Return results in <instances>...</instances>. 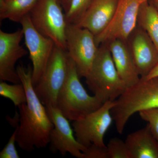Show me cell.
Masks as SVG:
<instances>
[{"instance_id": "obj_1", "label": "cell", "mask_w": 158, "mask_h": 158, "mask_svg": "<svg viewBox=\"0 0 158 158\" xmlns=\"http://www.w3.org/2000/svg\"><path fill=\"white\" fill-rule=\"evenodd\" d=\"M16 70L27 98V102L18 106L19 124L16 126V143L23 150L31 152L36 148H44L49 144L50 135L54 125L46 107L34 90L33 68L20 64Z\"/></svg>"}, {"instance_id": "obj_2", "label": "cell", "mask_w": 158, "mask_h": 158, "mask_svg": "<svg viewBox=\"0 0 158 158\" xmlns=\"http://www.w3.org/2000/svg\"><path fill=\"white\" fill-rule=\"evenodd\" d=\"M158 107V77L141 78L115 100L111 110L117 132L122 134L129 119L142 110Z\"/></svg>"}, {"instance_id": "obj_3", "label": "cell", "mask_w": 158, "mask_h": 158, "mask_svg": "<svg viewBox=\"0 0 158 158\" xmlns=\"http://www.w3.org/2000/svg\"><path fill=\"white\" fill-rule=\"evenodd\" d=\"M85 79L88 88L103 103L116 100L127 88L117 72L107 44L98 46L90 73Z\"/></svg>"}, {"instance_id": "obj_4", "label": "cell", "mask_w": 158, "mask_h": 158, "mask_svg": "<svg viewBox=\"0 0 158 158\" xmlns=\"http://www.w3.org/2000/svg\"><path fill=\"white\" fill-rule=\"evenodd\" d=\"M80 78L74 62L69 57L67 77L57 96L56 107L69 121L84 117L104 104L88 94Z\"/></svg>"}, {"instance_id": "obj_5", "label": "cell", "mask_w": 158, "mask_h": 158, "mask_svg": "<svg viewBox=\"0 0 158 158\" xmlns=\"http://www.w3.org/2000/svg\"><path fill=\"white\" fill-rule=\"evenodd\" d=\"M61 3L58 0H38L29 14L35 28L55 45L66 51L67 23Z\"/></svg>"}, {"instance_id": "obj_6", "label": "cell", "mask_w": 158, "mask_h": 158, "mask_svg": "<svg viewBox=\"0 0 158 158\" xmlns=\"http://www.w3.org/2000/svg\"><path fill=\"white\" fill-rule=\"evenodd\" d=\"M69 57L66 51L55 45L45 72L34 90L45 106L56 107L57 96L68 73Z\"/></svg>"}, {"instance_id": "obj_7", "label": "cell", "mask_w": 158, "mask_h": 158, "mask_svg": "<svg viewBox=\"0 0 158 158\" xmlns=\"http://www.w3.org/2000/svg\"><path fill=\"white\" fill-rule=\"evenodd\" d=\"M66 48L68 57L74 62L80 78H86L90 73L98 49L94 35L88 29L68 23Z\"/></svg>"}, {"instance_id": "obj_8", "label": "cell", "mask_w": 158, "mask_h": 158, "mask_svg": "<svg viewBox=\"0 0 158 158\" xmlns=\"http://www.w3.org/2000/svg\"><path fill=\"white\" fill-rule=\"evenodd\" d=\"M114 101H108L100 107L82 118L73 121L77 141L86 148L91 144L104 146L105 134L113 121L111 110Z\"/></svg>"}, {"instance_id": "obj_9", "label": "cell", "mask_w": 158, "mask_h": 158, "mask_svg": "<svg viewBox=\"0 0 158 158\" xmlns=\"http://www.w3.org/2000/svg\"><path fill=\"white\" fill-rule=\"evenodd\" d=\"M148 0H118L116 12L106 28L94 37L98 47L116 39L127 41L138 24L141 4Z\"/></svg>"}, {"instance_id": "obj_10", "label": "cell", "mask_w": 158, "mask_h": 158, "mask_svg": "<svg viewBox=\"0 0 158 158\" xmlns=\"http://www.w3.org/2000/svg\"><path fill=\"white\" fill-rule=\"evenodd\" d=\"M20 23L23 31L25 43L33 65L32 80L34 86L44 73L53 50L55 43L35 28L29 15L24 17Z\"/></svg>"}, {"instance_id": "obj_11", "label": "cell", "mask_w": 158, "mask_h": 158, "mask_svg": "<svg viewBox=\"0 0 158 158\" xmlns=\"http://www.w3.org/2000/svg\"><path fill=\"white\" fill-rule=\"evenodd\" d=\"M47 110L54 127L50 135V149L61 155L67 153L77 158H84L86 148L77 141L73 129L67 119L56 107L48 106Z\"/></svg>"}, {"instance_id": "obj_12", "label": "cell", "mask_w": 158, "mask_h": 158, "mask_svg": "<svg viewBox=\"0 0 158 158\" xmlns=\"http://www.w3.org/2000/svg\"><path fill=\"white\" fill-rule=\"evenodd\" d=\"M24 37L22 29L13 33L0 30V80L18 84L21 83L15 65L17 61L26 56L28 52L21 45Z\"/></svg>"}, {"instance_id": "obj_13", "label": "cell", "mask_w": 158, "mask_h": 158, "mask_svg": "<svg viewBox=\"0 0 158 158\" xmlns=\"http://www.w3.org/2000/svg\"><path fill=\"white\" fill-rule=\"evenodd\" d=\"M141 78L147 76L158 64V51L146 31L137 24L127 40Z\"/></svg>"}, {"instance_id": "obj_14", "label": "cell", "mask_w": 158, "mask_h": 158, "mask_svg": "<svg viewBox=\"0 0 158 158\" xmlns=\"http://www.w3.org/2000/svg\"><path fill=\"white\" fill-rule=\"evenodd\" d=\"M118 2V0H93L87 11L74 24L88 29L95 37L110 24Z\"/></svg>"}, {"instance_id": "obj_15", "label": "cell", "mask_w": 158, "mask_h": 158, "mask_svg": "<svg viewBox=\"0 0 158 158\" xmlns=\"http://www.w3.org/2000/svg\"><path fill=\"white\" fill-rule=\"evenodd\" d=\"M107 44L117 72L127 88L139 81L141 77L138 73L127 41L116 39Z\"/></svg>"}, {"instance_id": "obj_16", "label": "cell", "mask_w": 158, "mask_h": 158, "mask_svg": "<svg viewBox=\"0 0 158 158\" xmlns=\"http://www.w3.org/2000/svg\"><path fill=\"white\" fill-rule=\"evenodd\" d=\"M125 141L131 158H158V141L148 124L128 135Z\"/></svg>"}, {"instance_id": "obj_17", "label": "cell", "mask_w": 158, "mask_h": 158, "mask_svg": "<svg viewBox=\"0 0 158 158\" xmlns=\"http://www.w3.org/2000/svg\"><path fill=\"white\" fill-rule=\"evenodd\" d=\"M148 1L140 6L138 25L146 31L158 51V13Z\"/></svg>"}, {"instance_id": "obj_18", "label": "cell", "mask_w": 158, "mask_h": 158, "mask_svg": "<svg viewBox=\"0 0 158 158\" xmlns=\"http://www.w3.org/2000/svg\"><path fill=\"white\" fill-rule=\"evenodd\" d=\"M38 0H6L0 7L1 20L8 19L15 23H20L24 17L30 14Z\"/></svg>"}, {"instance_id": "obj_19", "label": "cell", "mask_w": 158, "mask_h": 158, "mask_svg": "<svg viewBox=\"0 0 158 158\" xmlns=\"http://www.w3.org/2000/svg\"><path fill=\"white\" fill-rule=\"evenodd\" d=\"M0 95L11 100L15 106H19L27 102L25 89L21 83L9 85L6 81H1Z\"/></svg>"}, {"instance_id": "obj_20", "label": "cell", "mask_w": 158, "mask_h": 158, "mask_svg": "<svg viewBox=\"0 0 158 158\" xmlns=\"http://www.w3.org/2000/svg\"><path fill=\"white\" fill-rule=\"evenodd\" d=\"M93 0H72L65 13L67 23L74 24L87 11Z\"/></svg>"}, {"instance_id": "obj_21", "label": "cell", "mask_w": 158, "mask_h": 158, "mask_svg": "<svg viewBox=\"0 0 158 158\" xmlns=\"http://www.w3.org/2000/svg\"><path fill=\"white\" fill-rule=\"evenodd\" d=\"M106 146L109 158H131L125 141L120 138H111Z\"/></svg>"}, {"instance_id": "obj_22", "label": "cell", "mask_w": 158, "mask_h": 158, "mask_svg": "<svg viewBox=\"0 0 158 158\" xmlns=\"http://www.w3.org/2000/svg\"><path fill=\"white\" fill-rule=\"evenodd\" d=\"M138 113L141 119L147 122L152 133L158 141V107L142 110Z\"/></svg>"}, {"instance_id": "obj_23", "label": "cell", "mask_w": 158, "mask_h": 158, "mask_svg": "<svg viewBox=\"0 0 158 158\" xmlns=\"http://www.w3.org/2000/svg\"><path fill=\"white\" fill-rule=\"evenodd\" d=\"M17 127L13 132L9 141L5 147L0 152V158H19L16 148L15 143L16 142Z\"/></svg>"}, {"instance_id": "obj_24", "label": "cell", "mask_w": 158, "mask_h": 158, "mask_svg": "<svg viewBox=\"0 0 158 158\" xmlns=\"http://www.w3.org/2000/svg\"><path fill=\"white\" fill-rule=\"evenodd\" d=\"M84 158H109L107 146L91 144L86 148Z\"/></svg>"}, {"instance_id": "obj_25", "label": "cell", "mask_w": 158, "mask_h": 158, "mask_svg": "<svg viewBox=\"0 0 158 158\" xmlns=\"http://www.w3.org/2000/svg\"><path fill=\"white\" fill-rule=\"evenodd\" d=\"M156 77H158V64L149 73L147 76L142 78L148 79Z\"/></svg>"}, {"instance_id": "obj_26", "label": "cell", "mask_w": 158, "mask_h": 158, "mask_svg": "<svg viewBox=\"0 0 158 158\" xmlns=\"http://www.w3.org/2000/svg\"><path fill=\"white\" fill-rule=\"evenodd\" d=\"M72 0H61V4L65 13L68 11Z\"/></svg>"}, {"instance_id": "obj_27", "label": "cell", "mask_w": 158, "mask_h": 158, "mask_svg": "<svg viewBox=\"0 0 158 158\" xmlns=\"http://www.w3.org/2000/svg\"><path fill=\"white\" fill-rule=\"evenodd\" d=\"M148 1L155 8L158 13V0H149Z\"/></svg>"}, {"instance_id": "obj_28", "label": "cell", "mask_w": 158, "mask_h": 158, "mask_svg": "<svg viewBox=\"0 0 158 158\" xmlns=\"http://www.w3.org/2000/svg\"><path fill=\"white\" fill-rule=\"evenodd\" d=\"M58 1H59V2H60V3H61V0H58Z\"/></svg>"}]
</instances>
